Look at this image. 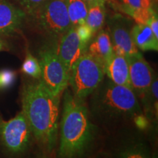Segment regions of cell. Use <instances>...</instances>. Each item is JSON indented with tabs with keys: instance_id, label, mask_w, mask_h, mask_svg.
Returning a JSON list of instances; mask_svg holds the SVG:
<instances>
[{
	"instance_id": "obj_1",
	"label": "cell",
	"mask_w": 158,
	"mask_h": 158,
	"mask_svg": "<svg viewBox=\"0 0 158 158\" xmlns=\"http://www.w3.org/2000/svg\"><path fill=\"white\" fill-rule=\"evenodd\" d=\"M60 96L48 91L40 81L27 84L22 92V112L31 133L48 150L56 143Z\"/></svg>"
},
{
	"instance_id": "obj_2",
	"label": "cell",
	"mask_w": 158,
	"mask_h": 158,
	"mask_svg": "<svg viewBox=\"0 0 158 158\" xmlns=\"http://www.w3.org/2000/svg\"><path fill=\"white\" fill-rule=\"evenodd\" d=\"M93 136L94 127L83 100L67 90L63 102L59 158L81 157L89 147Z\"/></svg>"
},
{
	"instance_id": "obj_3",
	"label": "cell",
	"mask_w": 158,
	"mask_h": 158,
	"mask_svg": "<svg viewBox=\"0 0 158 158\" xmlns=\"http://www.w3.org/2000/svg\"><path fill=\"white\" fill-rule=\"evenodd\" d=\"M92 107L96 113L108 117H125L141 114L136 94L131 88L107 81L94 91Z\"/></svg>"
},
{
	"instance_id": "obj_4",
	"label": "cell",
	"mask_w": 158,
	"mask_h": 158,
	"mask_svg": "<svg viewBox=\"0 0 158 158\" xmlns=\"http://www.w3.org/2000/svg\"><path fill=\"white\" fill-rule=\"evenodd\" d=\"M104 75L103 67L88 53H84L71 68L68 84L73 95L83 100L100 86Z\"/></svg>"
},
{
	"instance_id": "obj_5",
	"label": "cell",
	"mask_w": 158,
	"mask_h": 158,
	"mask_svg": "<svg viewBox=\"0 0 158 158\" xmlns=\"http://www.w3.org/2000/svg\"><path fill=\"white\" fill-rule=\"evenodd\" d=\"M31 15L43 31L54 36L63 35L72 27L66 0H45Z\"/></svg>"
},
{
	"instance_id": "obj_6",
	"label": "cell",
	"mask_w": 158,
	"mask_h": 158,
	"mask_svg": "<svg viewBox=\"0 0 158 158\" xmlns=\"http://www.w3.org/2000/svg\"><path fill=\"white\" fill-rule=\"evenodd\" d=\"M39 62L41 68L40 81L53 94L60 96L68 85L69 72L56 50L48 48L41 51Z\"/></svg>"
},
{
	"instance_id": "obj_7",
	"label": "cell",
	"mask_w": 158,
	"mask_h": 158,
	"mask_svg": "<svg viewBox=\"0 0 158 158\" xmlns=\"http://www.w3.org/2000/svg\"><path fill=\"white\" fill-rule=\"evenodd\" d=\"M31 130L23 112L8 121L0 120V138L6 149L13 153L22 152L28 147Z\"/></svg>"
},
{
	"instance_id": "obj_8",
	"label": "cell",
	"mask_w": 158,
	"mask_h": 158,
	"mask_svg": "<svg viewBox=\"0 0 158 158\" xmlns=\"http://www.w3.org/2000/svg\"><path fill=\"white\" fill-rule=\"evenodd\" d=\"M127 59L130 88L136 95L145 98L155 76V73L140 53Z\"/></svg>"
},
{
	"instance_id": "obj_9",
	"label": "cell",
	"mask_w": 158,
	"mask_h": 158,
	"mask_svg": "<svg viewBox=\"0 0 158 158\" xmlns=\"http://www.w3.org/2000/svg\"><path fill=\"white\" fill-rule=\"evenodd\" d=\"M86 48L81 43L76 28L72 27L62 35L56 52L63 64L70 73L71 68L84 54Z\"/></svg>"
},
{
	"instance_id": "obj_10",
	"label": "cell",
	"mask_w": 158,
	"mask_h": 158,
	"mask_svg": "<svg viewBox=\"0 0 158 158\" xmlns=\"http://www.w3.org/2000/svg\"><path fill=\"white\" fill-rule=\"evenodd\" d=\"M26 14L7 0H0V35H10L21 29Z\"/></svg>"
},
{
	"instance_id": "obj_11",
	"label": "cell",
	"mask_w": 158,
	"mask_h": 158,
	"mask_svg": "<svg viewBox=\"0 0 158 158\" xmlns=\"http://www.w3.org/2000/svg\"><path fill=\"white\" fill-rule=\"evenodd\" d=\"M114 54L127 58L138 54L139 51L134 44L130 31L123 26L114 25L111 28V37Z\"/></svg>"
},
{
	"instance_id": "obj_12",
	"label": "cell",
	"mask_w": 158,
	"mask_h": 158,
	"mask_svg": "<svg viewBox=\"0 0 158 158\" xmlns=\"http://www.w3.org/2000/svg\"><path fill=\"white\" fill-rule=\"evenodd\" d=\"M105 73L114 84L130 88L128 59L114 54L104 68Z\"/></svg>"
},
{
	"instance_id": "obj_13",
	"label": "cell",
	"mask_w": 158,
	"mask_h": 158,
	"mask_svg": "<svg viewBox=\"0 0 158 158\" xmlns=\"http://www.w3.org/2000/svg\"><path fill=\"white\" fill-rule=\"evenodd\" d=\"M88 54L105 68L108 60L114 54L110 36L107 31L101 30L99 32L89 47Z\"/></svg>"
},
{
	"instance_id": "obj_14",
	"label": "cell",
	"mask_w": 158,
	"mask_h": 158,
	"mask_svg": "<svg viewBox=\"0 0 158 158\" xmlns=\"http://www.w3.org/2000/svg\"><path fill=\"white\" fill-rule=\"evenodd\" d=\"M130 34L134 44L141 51H158V38L147 24H136Z\"/></svg>"
},
{
	"instance_id": "obj_15",
	"label": "cell",
	"mask_w": 158,
	"mask_h": 158,
	"mask_svg": "<svg viewBox=\"0 0 158 158\" xmlns=\"http://www.w3.org/2000/svg\"><path fill=\"white\" fill-rule=\"evenodd\" d=\"M67 8L72 27L83 24L86 21L88 5L84 0H66Z\"/></svg>"
},
{
	"instance_id": "obj_16",
	"label": "cell",
	"mask_w": 158,
	"mask_h": 158,
	"mask_svg": "<svg viewBox=\"0 0 158 158\" xmlns=\"http://www.w3.org/2000/svg\"><path fill=\"white\" fill-rule=\"evenodd\" d=\"M106 19L105 3H95L88 5V12L85 23L93 31L94 34L101 29Z\"/></svg>"
},
{
	"instance_id": "obj_17",
	"label": "cell",
	"mask_w": 158,
	"mask_h": 158,
	"mask_svg": "<svg viewBox=\"0 0 158 158\" xmlns=\"http://www.w3.org/2000/svg\"><path fill=\"white\" fill-rule=\"evenodd\" d=\"M118 158H154L150 152L143 144L135 143L122 149L118 154Z\"/></svg>"
},
{
	"instance_id": "obj_18",
	"label": "cell",
	"mask_w": 158,
	"mask_h": 158,
	"mask_svg": "<svg viewBox=\"0 0 158 158\" xmlns=\"http://www.w3.org/2000/svg\"><path fill=\"white\" fill-rule=\"evenodd\" d=\"M21 71L27 76L32 77L35 79H40L41 75V68L39 60L33 55L28 53L22 64Z\"/></svg>"
},
{
	"instance_id": "obj_19",
	"label": "cell",
	"mask_w": 158,
	"mask_h": 158,
	"mask_svg": "<svg viewBox=\"0 0 158 158\" xmlns=\"http://www.w3.org/2000/svg\"><path fill=\"white\" fill-rule=\"evenodd\" d=\"M122 10L126 14L133 10L153 7L155 0H118Z\"/></svg>"
},
{
	"instance_id": "obj_20",
	"label": "cell",
	"mask_w": 158,
	"mask_h": 158,
	"mask_svg": "<svg viewBox=\"0 0 158 158\" xmlns=\"http://www.w3.org/2000/svg\"><path fill=\"white\" fill-rule=\"evenodd\" d=\"M155 13L153 7L152 8H142L133 10L128 12L127 14L132 17L137 24H147L150 18L152 17L153 13Z\"/></svg>"
},
{
	"instance_id": "obj_21",
	"label": "cell",
	"mask_w": 158,
	"mask_h": 158,
	"mask_svg": "<svg viewBox=\"0 0 158 158\" xmlns=\"http://www.w3.org/2000/svg\"><path fill=\"white\" fill-rule=\"evenodd\" d=\"M16 73L10 69H3L0 70V90H5L10 88L15 81Z\"/></svg>"
},
{
	"instance_id": "obj_22",
	"label": "cell",
	"mask_w": 158,
	"mask_h": 158,
	"mask_svg": "<svg viewBox=\"0 0 158 158\" xmlns=\"http://www.w3.org/2000/svg\"><path fill=\"white\" fill-rule=\"evenodd\" d=\"M75 28L82 45L85 48H86L88 43H89L91 38L94 35L93 31L86 23L76 26Z\"/></svg>"
},
{
	"instance_id": "obj_23",
	"label": "cell",
	"mask_w": 158,
	"mask_h": 158,
	"mask_svg": "<svg viewBox=\"0 0 158 158\" xmlns=\"http://www.w3.org/2000/svg\"><path fill=\"white\" fill-rule=\"evenodd\" d=\"M22 7L25 12L32 15L45 0H15Z\"/></svg>"
},
{
	"instance_id": "obj_24",
	"label": "cell",
	"mask_w": 158,
	"mask_h": 158,
	"mask_svg": "<svg viewBox=\"0 0 158 158\" xmlns=\"http://www.w3.org/2000/svg\"><path fill=\"white\" fill-rule=\"evenodd\" d=\"M147 25L151 29L152 31L155 35V37L158 38V17L157 13H155V11L152 14V17L150 18Z\"/></svg>"
},
{
	"instance_id": "obj_25",
	"label": "cell",
	"mask_w": 158,
	"mask_h": 158,
	"mask_svg": "<svg viewBox=\"0 0 158 158\" xmlns=\"http://www.w3.org/2000/svg\"><path fill=\"white\" fill-rule=\"evenodd\" d=\"M135 123L137 124L138 127L142 128H145L147 126L148 122H147V119L143 115H137L135 118Z\"/></svg>"
},
{
	"instance_id": "obj_26",
	"label": "cell",
	"mask_w": 158,
	"mask_h": 158,
	"mask_svg": "<svg viewBox=\"0 0 158 158\" xmlns=\"http://www.w3.org/2000/svg\"><path fill=\"white\" fill-rule=\"evenodd\" d=\"M87 5H92L95 3H106L107 0H84Z\"/></svg>"
},
{
	"instance_id": "obj_27",
	"label": "cell",
	"mask_w": 158,
	"mask_h": 158,
	"mask_svg": "<svg viewBox=\"0 0 158 158\" xmlns=\"http://www.w3.org/2000/svg\"><path fill=\"white\" fill-rule=\"evenodd\" d=\"M5 48V43L2 40V39L0 38V51H3L4 49Z\"/></svg>"
},
{
	"instance_id": "obj_28",
	"label": "cell",
	"mask_w": 158,
	"mask_h": 158,
	"mask_svg": "<svg viewBox=\"0 0 158 158\" xmlns=\"http://www.w3.org/2000/svg\"></svg>"
}]
</instances>
